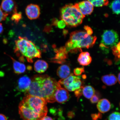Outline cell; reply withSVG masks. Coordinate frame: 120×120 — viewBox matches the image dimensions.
<instances>
[{"mask_svg":"<svg viewBox=\"0 0 120 120\" xmlns=\"http://www.w3.org/2000/svg\"><path fill=\"white\" fill-rule=\"evenodd\" d=\"M61 85L55 79L47 75H36L32 79L30 85L25 95L42 98L47 102L55 101V94Z\"/></svg>","mask_w":120,"mask_h":120,"instance_id":"obj_1","label":"cell"},{"mask_svg":"<svg viewBox=\"0 0 120 120\" xmlns=\"http://www.w3.org/2000/svg\"><path fill=\"white\" fill-rule=\"evenodd\" d=\"M47 102L37 97L26 95L19 105V113L23 120H41L48 112Z\"/></svg>","mask_w":120,"mask_h":120,"instance_id":"obj_2","label":"cell"},{"mask_svg":"<svg viewBox=\"0 0 120 120\" xmlns=\"http://www.w3.org/2000/svg\"><path fill=\"white\" fill-rule=\"evenodd\" d=\"M97 39L96 37L89 35L86 31H73L70 34L69 40L66 43V50L68 53L82 51V48L89 49L93 46Z\"/></svg>","mask_w":120,"mask_h":120,"instance_id":"obj_3","label":"cell"},{"mask_svg":"<svg viewBox=\"0 0 120 120\" xmlns=\"http://www.w3.org/2000/svg\"><path fill=\"white\" fill-rule=\"evenodd\" d=\"M14 52L20 61H24V57L28 62L32 63L33 59L41 57V52L34 43L25 37L19 36L15 41Z\"/></svg>","mask_w":120,"mask_h":120,"instance_id":"obj_4","label":"cell"},{"mask_svg":"<svg viewBox=\"0 0 120 120\" xmlns=\"http://www.w3.org/2000/svg\"><path fill=\"white\" fill-rule=\"evenodd\" d=\"M60 18L69 27H75L81 24L85 16L74 4H66L60 11Z\"/></svg>","mask_w":120,"mask_h":120,"instance_id":"obj_5","label":"cell"},{"mask_svg":"<svg viewBox=\"0 0 120 120\" xmlns=\"http://www.w3.org/2000/svg\"><path fill=\"white\" fill-rule=\"evenodd\" d=\"M119 39V35L116 31L112 30H105L101 36L100 49L106 52H108L110 49L116 46Z\"/></svg>","mask_w":120,"mask_h":120,"instance_id":"obj_6","label":"cell"},{"mask_svg":"<svg viewBox=\"0 0 120 120\" xmlns=\"http://www.w3.org/2000/svg\"><path fill=\"white\" fill-rule=\"evenodd\" d=\"M58 82L68 91H75L83 87L80 78L74 76L72 73L66 78L61 79Z\"/></svg>","mask_w":120,"mask_h":120,"instance_id":"obj_7","label":"cell"},{"mask_svg":"<svg viewBox=\"0 0 120 120\" xmlns=\"http://www.w3.org/2000/svg\"><path fill=\"white\" fill-rule=\"evenodd\" d=\"M25 13L27 17L30 20L38 19L40 14V7L37 4H30L25 9Z\"/></svg>","mask_w":120,"mask_h":120,"instance_id":"obj_8","label":"cell"},{"mask_svg":"<svg viewBox=\"0 0 120 120\" xmlns=\"http://www.w3.org/2000/svg\"><path fill=\"white\" fill-rule=\"evenodd\" d=\"M1 7L4 12L13 14L17 12V5L14 0H3Z\"/></svg>","mask_w":120,"mask_h":120,"instance_id":"obj_9","label":"cell"},{"mask_svg":"<svg viewBox=\"0 0 120 120\" xmlns=\"http://www.w3.org/2000/svg\"><path fill=\"white\" fill-rule=\"evenodd\" d=\"M74 5L82 14L85 16L91 15L94 11V6L88 0L76 3Z\"/></svg>","mask_w":120,"mask_h":120,"instance_id":"obj_10","label":"cell"},{"mask_svg":"<svg viewBox=\"0 0 120 120\" xmlns=\"http://www.w3.org/2000/svg\"><path fill=\"white\" fill-rule=\"evenodd\" d=\"M70 95L67 90L61 87V85L57 89L55 94V101L63 103L67 102L69 98Z\"/></svg>","mask_w":120,"mask_h":120,"instance_id":"obj_11","label":"cell"},{"mask_svg":"<svg viewBox=\"0 0 120 120\" xmlns=\"http://www.w3.org/2000/svg\"><path fill=\"white\" fill-rule=\"evenodd\" d=\"M32 80L27 75H24L19 78L17 83V89L19 91L26 93L30 87Z\"/></svg>","mask_w":120,"mask_h":120,"instance_id":"obj_12","label":"cell"},{"mask_svg":"<svg viewBox=\"0 0 120 120\" xmlns=\"http://www.w3.org/2000/svg\"><path fill=\"white\" fill-rule=\"evenodd\" d=\"M56 52L55 57L52 60V62L61 64L64 62L68 57V52L66 50L65 47H62L58 49H55Z\"/></svg>","mask_w":120,"mask_h":120,"instance_id":"obj_13","label":"cell"},{"mask_svg":"<svg viewBox=\"0 0 120 120\" xmlns=\"http://www.w3.org/2000/svg\"><path fill=\"white\" fill-rule=\"evenodd\" d=\"M98 109L101 113H104L107 112L111 108L110 102L106 99H103L98 102L97 105Z\"/></svg>","mask_w":120,"mask_h":120,"instance_id":"obj_14","label":"cell"},{"mask_svg":"<svg viewBox=\"0 0 120 120\" xmlns=\"http://www.w3.org/2000/svg\"><path fill=\"white\" fill-rule=\"evenodd\" d=\"M70 68L67 64H63L58 68L57 71L58 76L61 79L66 78L70 75Z\"/></svg>","mask_w":120,"mask_h":120,"instance_id":"obj_15","label":"cell"},{"mask_svg":"<svg viewBox=\"0 0 120 120\" xmlns=\"http://www.w3.org/2000/svg\"><path fill=\"white\" fill-rule=\"evenodd\" d=\"M9 56L12 61L14 72L17 75L21 74L24 73L26 69L25 64L16 60L11 56Z\"/></svg>","mask_w":120,"mask_h":120,"instance_id":"obj_16","label":"cell"},{"mask_svg":"<svg viewBox=\"0 0 120 120\" xmlns=\"http://www.w3.org/2000/svg\"><path fill=\"white\" fill-rule=\"evenodd\" d=\"M49 67L48 64L43 60H38L34 64V69L37 72L41 73L45 72Z\"/></svg>","mask_w":120,"mask_h":120,"instance_id":"obj_17","label":"cell"},{"mask_svg":"<svg viewBox=\"0 0 120 120\" xmlns=\"http://www.w3.org/2000/svg\"><path fill=\"white\" fill-rule=\"evenodd\" d=\"M78 62L82 65H89L92 61V58L88 52H82L79 55L78 59Z\"/></svg>","mask_w":120,"mask_h":120,"instance_id":"obj_18","label":"cell"},{"mask_svg":"<svg viewBox=\"0 0 120 120\" xmlns=\"http://www.w3.org/2000/svg\"><path fill=\"white\" fill-rule=\"evenodd\" d=\"M101 79L103 83L108 86L115 85L118 81L117 77L113 74L105 75L102 76Z\"/></svg>","mask_w":120,"mask_h":120,"instance_id":"obj_19","label":"cell"},{"mask_svg":"<svg viewBox=\"0 0 120 120\" xmlns=\"http://www.w3.org/2000/svg\"><path fill=\"white\" fill-rule=\"evenodd\" d=\"M82 93L86 98L91 99L95 94V90L92 86H87L82 88Z\"/></svg>","mask_w":120,"mask_h":120,"instance_id":"obj_20","label":"cell"},{"mask_svg":"<svg viewBox=\"0 0 120 120\" xmlns=\"http://www.w3.org/2000/svg\"><path fill=\"white\" fill-rule=\"evenodd\" d=\"M110 7L113 13L120 14V0H114L110 4Z\"/></svg>","mask_w":120,"mask_h":120,"instance_id":"obj_21","label":"cell"},{"mask_svg":"<svg viewBox=\"0 0 120 120\" xmlns=\"http://www.w3.org/2000/svg\"><path fill=\"white\" fill-rule=\"evenodd\" d=\"M94 6L102 7L106 6L109 4L108 0H88Z\"/></svg>","mask_w":120,"mask_h":120,"instance_id":"obj_22","label":"cell"},{"mask_svg":"<svg viewBox=\"0 0 120 120\" xmlns=\"http://www.w3.org/2000/svg\"><path fill=\"white\" fill-rule=\"evenodd\" d=\"M22 13L20 12L19 13L17 12L12 14L11 17V19L15 23L17 24L22 19Z\"/></svg>","mask_w":120,"mask_h":120,"instance_id":"obj_23","label":"cell"},{"mask_svg":"<svg viewBox=\"0 0 120 120\" xmlns=\"http://www.w3.org/2000/svg\"><path fill=\"white\" fill-rule=\"evenodd\" d=\"M109 120H120V113L119 112H112L109 115Z\"/></svg>","mask_w":120,"mask_h":120,"instance_id":"obj_24","label":"cell"},{"mask_svg":"<svg viewBox=\"0 0 120 120\" xmlns=\"http://www.w3.org/2000/svg\"><path fill=\"white\" fill-rule=\"evenodd\" d=\"M8 15L3 11L0 6V22L5 20Z\"/></svg>","mask_w":120,"mask_h":120,"instance_id":"obj_25","label":"cell"},{"mask_svg":"<svg viewBox=\"0 0 120 120\" xmlns=\"http://www.w3.org/2000/svg\"><path fill=\"white\" fill-rule=\"evenodd\" d=\"M85 71L84 68H77L74 70V74L76 76H79Z\"/></svg>","mask_w":120,"mask_h":120,"instance_id":"obj_26","label":"cell"},{"mask_svg":"<svg viewBox=\"0 0 120 120\" xmlns=\"http://www.w3.org/2000/svg\"><path fill=\"white\" fill-rule=\"evenodd\" d=\"M66 25V24L64 20L61 19L60 20L58 21L56 26L60 29H62L65 28Z\"/></svg>","mask_w":120,"mask_h":120,"instance_id":"obj_27","label":"cell"},{"mask_svg":"<svg viewBox=\"0 0 120 120\" xmlns=\"http://www.w3.org/2000/svg\"><path fill=\"white\" fill-rule=\"evenodd\" d=\"M84 29L87 33L89 35H91L93 34V30L90 27L88 26H85L84 27Z\"/></svg>","mask_w":120,"mask_h":120,"instance_id":"obj_28","label":"cell"},{"mask_svg":"<svg viewBox=\"0 0 120 120\" xmlns=\"http://www.w3.org/2000/svg\"><path fill=\"white\" fill-rule=\"evenodd\" d=\"M99 101V98L98 96L96 94L94 95L90 99V101L91 103H95L98 102Z\"/></svg>","mask_w":120,"mask_h":120,"instance_id":"obj_29","label":"cell"},{"mask_svg":"<svg viewBox=\"0 0 120 120\" xmlns=\"http://www.w3.org/2000/svg\"><path fill=\"white\" fill-rule=\"evenodd\" d=\"M82 88L75 91V95L76 97L78 98L79 97H80V96L82 95Z\"/></svg>","mask_w":120,"mask_h":120,"instance_id":"obj_30","label":"cell"},{"mask_svg":"<svg viewBox=\"0 0 120 120\" xmlns=\"http://www.w3.org/2000/svg\"><path fill=\"white\" fill-rule=\"evenodd\" d=\"M58 21V19L56 18L53 19L52 21V25L53 26H56Z\"/></svg>","mask_w":120,"mask_h":120,"instance_id":"obj_31","label":"cell"},{"mask_svg":"<svg viewBox=\"0 0 120 120\" xmlns=\"http://www.w3.org/2000/svg\"><path fill=\"white\" fill-rule=\"evenodd\" d=\"M116 47L118 54L120 55V41L116 45Z\"/></svg>","mask_w":120,"mask_h":120,"instance_id":"obj_32","label":"cell"},{"mask_svg":"<svg viewBox=\"0 0 120 120\" xmlns=\"http://www.w3.org/2000/svg\"><path fill=\"white\" fill-rule=\"evenodd\" d=\"M0 120H7V118L4 115L0 114Z\"/></svg>","mask_w":120,"mask_h":120,"instance_id":"obj_33","label":"cell"},{"mask_svg":"<svg viewBox=\"0 0 120 120\" xmlns=\"http://www.w3.org/2000/svg\"><path fill=\"white\" fill-rule=\"evenodd\" d=\"M4 31V28L2 24L0 23V35Z\"/></svg>","mask_w":120,"mask_h":120,"instance_id":"obj_34","label":"cell"},{"mask_svg":"<svg viewBox=\"0 0 120 120\" xmlns=\"http://www.w3.org/2000/svg\"><path fill=\"white\" fill-rule=\"evenodd\" d=\"M41 120H53L50 117L46 116Z\"/></svg>","mask_w":120,"mask_h":120,"instance_id":"obj_35","label":"cell"},{"mask_svg":"<svg viewBox=\"0 0 120 120\" xmlns=\"http://www.w3.org/2000/svg\"><path fill=\"white\" fill-rule=\"evenodd\" d=\"M118 82L120 84V72L119 73V74L118 75Z\"/></svg>","mask_w":120,"mask_h":120,"instance_id":"obj_36","label":"cell"},{"mask_svg":"<svg viewBox=\"0 0 120 120\" xmlns=\"http://www.w3.org/2000/svg\"></svg>","mask_w":120,"mask_h":120,"instance_id":"obj_37","label":"cell"}]
</instances>
